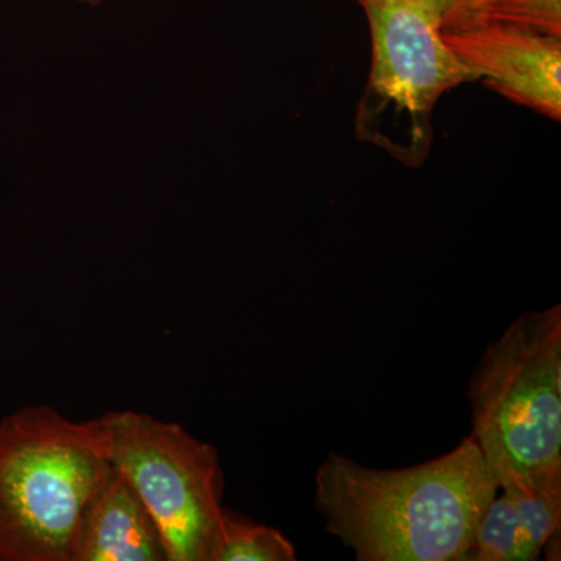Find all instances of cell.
Listing matches in <instances>:
<instances>
[{
  "label": "cell",
  "instance_id": "12",
  "mask_svg": "<svg viewBox=\"0 0 561 561\" xmlns=\"http://www.w3.org/2000/svg\"><path fill=\"white\" fill-rule=\"evenodd\" d=\"M421 5L437 14L443 31L460 27L481 20L490 0H416Z\"/></svg>",
  "mask_w": 561,
  "mask_h": 561
},
{
  "label": "cell",
  "instance_id": "13",
  "mask_svg": "<svg viewBox=\"0 0 561 561\" xmlns=\"http://www.w3.org/2000/svg\"><path fill=\"white\" fill-rule=\"evenodd\" d=\"M84 2L98 3L101 2V0H84Z\"/></svg>",
  "mask_w": 561,
  "mask_h": 561
},
{
  "label": "cell",
  "instance_id": "11",
  "mask_svg": "<svg viewBox=\"0 0 561 561\" xmlns=\"http://www.w3.org/2000/svg\"><path fill=\"white\" fill-rule=\"evenodd\" d=\"M479 21L504 22L527 31L561 36V0H490Z\"/></svg>",
  "mask_w": 561,
  "mask_h": 561
},
{
  "label": "cell",
  "instance_id": "3",
  "mask_svg": "<svg viewBox=\"0 0 561 561\" xmlns=\"http://www.w3.org/2000/svg\"><path fill=\"white\" fill-rule=\"evenodd\" d=\"M471 437L497 483L561 490V306L527 312L468 383Z\"/></svg>",
  "mask_w": 561,
  "mask_h": 561
},
{
  "label": "cell",
  "instance_id": "4",
  "mask_svg": "<svg viewBox=\"0 0 561 561\" xmlns=\"http://www.w3.org/2000/svg\"><path fill=\"white\" fill-rule=\"evenodd\" d=\"M371 33V69L357 110L359 139L420 165L432 144V111L474 76L442 36L437 14L416 0H357Z\"/></svg>",
  "mask_w": 561,
  "mask_h": 561
},
{
  "label": "cell",
  "instance_id": "7",
  "mask_svg": "<svg viewBox=\"0 0 561 561\" xmlns=\"http://www.w3.org/2000/svg\"><path fill=\"white\" fill-rule=\"evenodd\" d=\"M70 561H168L160 527L114 467L84 507Z\"/></svg>",
  "mask_w": 561,
  "mask_h": 561
},
{
  "label": "cell",
  "instance_id": "5",
  "mask_svg": "<svg viewBox=\"0 0 561 561\" xmlns=\"http://www.w3.org/2000/svg\"><path fill=\"white\" fill-rule=\"evenodd\" d=\"M110 457L160 527L168 561H206L224 505V471L216 446L181 424L147 413L101 416Z\"/></svg>",
  "mask_w": 561,
  "mask_h": 561
},
{
  "label": "cell",
  "instance_id": "8",
  "mask_svg": "<svg viewBox=\"0 0 561 561\" xmlns=\"http://www.w3.org/2000/svg\"><path fill=\"white\" fill-rule=\"evenodd\" d=\"M294 542L275 527L224 507L206 561H295Z\"/></svg>",
  "mask_w": 561,
  "mask_h": 561
},
{
  "label": "cell",
  "instance_id": "1",
  "mask_svg": "<svg viewBox=\"0 0 561 561\" xmlns=\"http://www.w3.org/2000/svg\"><path fill=\"white\" fill-rule=\"evenodd\" d=\"M500 491L471 435L437 459L375 470L330 453L316 472V507L359 561H463Z\"/></svg>",
  "mask_w": 561,
  "mask_h": 561
},
{
  "label": "cell",
  "instance_id": "9",
  "mask_svg": "<svg viewBox=\"0 0 561 561\" xmlns=\"http://www.w3.org/2000/svg\"><path fill=\"white\" fill-rule=\"evenodd\" d=\"M531 548L518 508L504 491H497L476 527L471 548L463 561H534Z\"/></svg>",
  "mask_w": 561,
  "mask_h": 561
},
{
  "label": "cell",
  "instance_id": "2",
  "mask_svg": "<svg viewBox=\"0 0 561 561\" xmlns=\"http://www.w3.org/2000/svg\"><path fill=\"white\" fill-rule=\"evenodd\" d=\"M111 471L102 419L27 405L0 421V561H70L84 507Z\"/></svg>",
  "mask_w": 561,
  "mask_h": 561
},
{
  "label": "cell",
  "instance_id": "6",
  "mask_svg": "<svg viewBox=\"0 0 561 561\" xmlns=\"http://www.w3.org/2000/svg\"><path fill=\"white\" fill-rule=\"evenodd\" d=\"M443 41L474 79L508 101L561 119V36L497 21L442 31Z\"/></svg>",
  "mask_w": 561,
  "mask_h": 561
},
{
  "label": "cell",
  "instance_id": "10",
  "mask_svg": "<svg viewBox=\"0 0 561 561\" xmlns=\"http://www.w3.org/2000/svg\"><path fill=\"white\" fill-rule=\"evenodd\" d=\"M518 508L531 548L540 557L546 542L560 534L561 490H538L518 481L500 483Z\"/></svg>",
  "mask_w": 561,
  "mask_h": 561
}]
</instances>
